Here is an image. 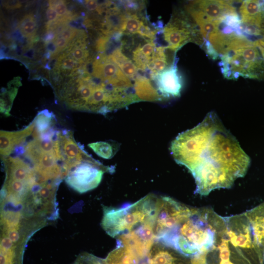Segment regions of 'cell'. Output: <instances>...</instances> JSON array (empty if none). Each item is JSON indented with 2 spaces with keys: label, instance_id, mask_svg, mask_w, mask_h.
Returning <instances> with one entry per match:
<instances>
[{
  "label": "cell",
  "instance_id": "15",
  "mask_svg": "<svg viewBox=\"0 0 264 264\" xmlns=\"http://www.w3.org/2000/svg\"><path fill=\"white\" fill-rule=\"evenodd\" d=\"M35 128L34 120L23 129L16 131L1 130L0 132V153L1 158L9 156L17 147L25 143L32 135Z\"/></svg>",
  "mask_w": 264,
  "mask_h": 264
},
{
  "label": "cell",
  "instance_id": "16",
  "mask_svg": "<svg viewBox=\"0 0 264 264\" xmlns=\"http://www.w3.org/2000/svg\"><path fill=\"white\" fill-rule=\"evenodd\" d=\"M244 213L249 221L254 243L264 255V203Z\"/></svg>",
  "mask_w": 264,
  "mask_h": 264
},
{
  "label": "cell",
  "instance_id": "19",
  "mask_svg": "<svg viewBox=\"0 0 264 264\" xmlns=\"http://www.w3.org/2000/svg\"><path fill=\"white\" fill-rule=\"evenodd\" d=\"M18 27L24 37H33L37 29V24L33 15L28 14L25 16L18 24Z\"/></svg>",
  "mask_w": 264,
  "mask_h": 264
},
{
  "label": "cell",
  "instance_id": "7",
  "mask_svg": "<svg viewBox=\"0 0 264 264\" xmlns=\"http://www.w3.org/2000/svg\"><path fill=\"white\" fill-rule=\"evenodd\" d=\"M167 48L176 52L189 42L201 47L204 39L190 15L186 11H178L172 16L163 30Z\"/></svg>",
  "mask_w": 264,
  "mask_h": 264
},
{
  "label": "cell",
  "instance_id": "32",
  "mask_svg": "<svg viewBox=\"0 0 264 264\" xmlns=\"http://www.w3.org/2000/svg\"><path fill=\"white\" fill-rule=\"evenodd\" d=\"M3 6L8 9H15L22 6L21 3L18 0H8L4 2Z\"/></svg>",
  "mask_w": 264,
  "mask_h": 264
},
{
  "label": "cell",
  "instance_id": "1",
  "mask_svg": "<svg viewBox=\"0 0 264 264\" xmlns=\"http://www.w3.org/2000/svg\"><path fill=\"white\" fill-rule=\"evenodd\" d=\"M170 151L176 162L192 174L195 193L201 196L230 188L237 178L244 176L250 164L249 157L214 112L179 134L172 141Z\"/></svg>",
  "mask_w": 264,
  "mask_h": 264
},
{
  "label": "cell",
  "instance_id": "10",
  "mask_svg": "<svg viewBox=\"0 0 264 264\" xmlns=\"http://www.w3.org/2000/svg\"><path fill=\"white\" fill-rule=\"evenodd\" d=\"M235 3L230 0H195L189 3L185 11L200 28L237 11Z\"/></svg>",
  "mask_w": 264,
  "mask_h": 264
},
{
  "label": "cell",
  "instance_id": "20",
  "mask_svg": "<svg viewBox=\"0 0 264 264\" xmlns=\"http://www.w3.org/2000/svg\"><path fill=\"white\" fill-rule=\"evenodd\" d=\"M144 22L136 14H128L124 22L122 33L138 34Z\"/></svg>",
  "mask_w": 264,
  "mask_h": 264
},
{
  "label": "cell",
  "instance_id": "14",
  "mask_svg": "<svg viewBox=\"0 0 264 264\" xmlns=\"http://www.w3.org/2000/svg\"><path fill=\"white\" fill-rule=\"evenodd\" d=\"M157 90L163 99L176 97L180 95L182 88V81L176 63L154 78Z\"/></svg>",
  "mask_w": 264,
  "mask_h": 264
},
{
  "label": "cell",
  "instance_id": "11",
  "mask_svg": "<svg viewBox=\"0 0 264 264\" xmlns=\"http://www.w3.org/2000/svg\"><path fill=\"white\" fill-rule=\"evenodd\" d=\"M56 148L65 176L80 163L94 159L74 139L72 131L57 130Z\"/></svg>",
  "mask_w": 264,
  "mask_h": 264
},
{
  "label": "cell",
  "instance_id": "8",
  "mask_svg": "<svg viewBox=\"0 0 264 264\" xmlns=\"http://www.w3.org/2000/svg\"><path fill=\"white\" fill-rule=\"evenodd\" d=\"M241 3L238 10L239 33L264 47V0H246Z\"/></svg>",
  "mask_w": 264,
  "mask_h": 264
},
{
  "label": "cell",
  "instance_id": "30",
  "mask_svg": "<svg viewBox=\"0 0 264 264\" xmlns=\"http://www.w3.org/2000/svg\"><path fill=\"white\" fill-rule=\"evenodd\" d=\"M85 6L89 11L96 10L99 13L101 12V8L97 1L93 0H88L85 1Z\"/></svg>",
  "mask_w": 264,
  "mask_h": 264
},
{
  "label": "cell",
  "instance_id": "4",
  "mask_svg": "<svg viewBox=\"0 0 264 264\" xmlns=\"http://www.w3.org/2000/svg\"><path fill=\"white\" fill-rule=\"evenodd\" d=\"M157 197L149 194L135 203L119 208L104 207L101 225L112 237L129 232L152 220Z\"/></svg>",
  "mask_w": 264,
  "mask_h": 264
},
{
  "label": "cell",
  "instance_id": "12",
  "mask_svg": "<svg viewBox=\"0 0 264 264\" xmlns=\"http://www.w3.org/2000/svg\"><path fill=\"white\" fill-rule=\"evenodd\" d=\"M92 74L101 83L110 85L116 88L121 81L130 79L110 58L109 56L100 54L92 65Z\"/></svg>",
  "mask_w": 264,
  "mask_h": 264
},
{
  "label": "cell",
  "instance_id": "29",
  "mask_svg": "<svg viewBox=\"0 0 264 264\" xmlns=\"http://www.w3.org/2000/svg\"><path fill=\"white\" fill-rule=\"evenodd\" d=\"M53 41L57 47L58 52L65 49L68 43L66 39L59 36H56Z\"/></svg>",
  "mask_w": 264,
  "mask_h": 264
},
{
  "label": "cell",
  "instance_id": "31",
  "mask_svg": "<svg viewBox=\"0 0 264 264\" xmlns=\"http://www.w3.org/2000/svg\"><path fill=\"white\" fill-rule=\"evenodd\" d=\"M46 18L49 23L55 22L58 18V15L55 10L49 6L46 11Z\"/></svg>",
  "mask_w": 264,
  "mask_h": 264
},
{
  "label": "cell",
  "instance_id": "18",
  "mask_svg": "<svg viewBox=\"0 0 264 264\" xmlns=\"http://www.w3.org/2000/svg\"><path fill=\"white\" fill-rule=\"evenodd\" d=\"M109 56L127 77L136 78L137 67L133 62L122 52L121 47L114 50Z\"/></svg>",
  "mask_w": 264,
  "mask_h": 264
},
{
  "label": "cell",
  "instance_id": "3",
  "mask_svg": "<svg viewBox=\"0 0 264 264\" xmlns=\"http://www.w3.org/2000/svg\"><path fill=\"white\" fill-rule=\"evenodd\" d=\"M57 131L55 128L42 132L33 131L32 139L14 151L16 155H22L31 165L41 181L66 177L56 149Z\"/></svg>",
  "mask_w": 264,
  "mask_h": 264
},
{
  "label": "cell",
  "instance_id": "27",
  "mask_svg": "<svg viewBox=\"0 0 264 264\" xmlns=\"http://www.w3.org/2000/svg\"><path fill=\"white\" fill-rule=\"evenodd\" d=\"M142 52L148 57L152 59L155 52L156 47L155 44L153 42H148L140 46Z\"/></svg>",
  "mask_w": 264,
  "mask_h": 264
},
{
  "label": "cell",
  "instance_id": "28",
  "mask_svg": "<svg viewBox=\"0 0 264 264\" xmlns=\"http://www.w3.org/2000/svg\"><path fill=\"white\" fill-rule=\"evenodd\" d=\"M109 41V35L101 37L96 43V48L98 51L103 52L105 50Z\"/></svg>",
  "mask_w": 264,
  "mask_h": 264
},
{
  "label": "cell",
  "instance_id": "21",
  "mask_svg": "<svg viewBox=\"0 0 264 264\" xmlns=\"http://www.w3.org/2000/svg\"><path fill=\"white\" fill-rule=\"evenodd\" d=\"M88 146L98 155L101 157L109 159L113 155V150L111 145L106 142H97L90 143Z\"/></svg>",
  "mask_w": 264,
  "mask_h": 264
},
{
  "label": "cell",
  "instance_id": "2",
  "mask_svg": "<svg viewBox=\"0 0 264 264\" xmlns=\"http://www.w3.org/2000/svg\"><path fill=\"white\" fill-rule=\"evenodd\" d=\"M225 224V217L219 216L212 208H194L186 220L159 241L191 257L199 252L209 251Z\"/></svg>",
  "mask_w": 264,
  "mask_h": 264
},
{
  "label": "cell",
  "instance_id": "6",
  "mask_svg": "<svg viewBox=\"0 0 264 264\" xmlns=\"http://www.w3.org/2000/svg\"><path fill=\"white\" fill-rule=\"evenodd\" d=\"M193 208L170 197H157L153 222L156 240L176 229L190 216Z\"/></svg>",
  "mask_w": 264,
  "mask_h": 264
},
{
  "label": "cell",
  "instance_id": "13",
  "mask_svg": "<svg viewBox=\"0 0 264 264\" xmlns=\"http://www.w3.org/2000/svg\"><path fill=\"white\" fill-rule=\"evenodd\" d=\"M147 264H191V258L155 240L146 258Z\"/></svg>",
  "mask_w": 264,
  "mask_h": 264
},
{
  "label": "cell",
  "instance_id": "26",
  "mask_svg": "<svg viewBox=\"0 0 264 264\" xmlns=\"http://www.w3.org/2000/svg\"><path fill=\"white\" fill-rule=\"evenodd\" d=\"M77 30L76 28L70 26L65 27L62 29L59 35V36L66 39L67 41H70L75 36Z\"/></svg>",
  "mask_w": 264,
  "mask_h": 264
},
{
  "label": "cell",
  "instance_id": "17",
  "mask_svg": "<svg viewBox=\"0 0 264 264\" xmlns=\"http://www.w3.org/2000/svg\"><path fill=\"white\" fill-rule=\"evenodd\" d=\"M134 88L139 101H155L163 99L157 89L145 77H136Z\"/></svg>",
  "mask_w": 264,
  "mask_h": 264
},
{
  "label": "cell",
  "instance_id": "24",
  "mask_svg": "<svg viewBox=\"0 0 264 264\" xmlns=\"http://www.w3.org/2000/svg\"><path fill=\"white\" fill-rule=\"evenodd\" d=\"M77 62L71 57H68L66 54H63L59 58L58 60V66L65 70H72L76 68Z\"/></svg>",
  "mask_w": 264,
  "mask_h": 264
},
{
  "label": "cell",
  "instance_id": "5",
  "mask_svg": "<svg viewBox=\"0 0 264 264\" xmlns=\"http://www.w3.org/2000/svg\"><path fill=\"white\" fill-rule=\"evenodd\" d=\"M223 76L236 80L242 77L264 80V47L250 44L236 48L220 57Z\"/></svg>",
  "mask_w": 264,
  "mask_h": 264
},
{
  "label": "cell",
  "instance_id": "25",
  "mask_svg": "<svg viewBox=\"0 0 264 264\" xmlns=\"http://www.w3.org/2000/svg\"><path fill=\"white\" fill-rule=\"evenodd\" d=\"M49 6L55 10L59 16H64L68 12L66 6L63 0H50Z\"/></svg>",
  "mask_w": 264,
  "mask_h": 264
},
{
  "label": "cell",
  "instance_id": "9",
  "mask_svg": "<svg viewBox=\"0 0 264 264\" xmlns=\"http://www.w3.org/2000/svg\"><path fill=\"white\" fill-rule=\"evenodd\" d=\"M112 168L94 159L84 161L68 173L65 181L75 191L80 193H85L96 188L100 184L104 173L112 172Z\"/></svg>",
  "mask_w": 264,
  "mask_h": 264
},
{
  "label": "cell",
  "instance_id": "22",
  "mask_svg": "<svg viewBox=\"0 0 264 264\" xmlns=\"http://www.w3.org/2000/svg\"><path fill=\"white\" fill-rule=\"evenodd\" d=\"M132 56L133 63L137 68L141 70H145L148 68L152 61L151 58L148 57L142 52L140 45L137 46L133 51Z\"/></svg>",
  "mask_w": 264,
  "mask_h": 264
},
{
  "label": "cell",
  "instance_id": "23",
  "mask_svg": "<svg viewBox=\"0 0 264 264\" xmlns=\"http://www.w3.org/2000/svg\"><path fill=\"white\" fill-rule=\"evenodd\" d=\"M69 51L72 58L79 63H84L88 56V52L86 49L84 43H80L79 44H75L71 45Z\"/></svg>",
  "mask_w": 264,
  "mask_h": 264
}]
</instances>
